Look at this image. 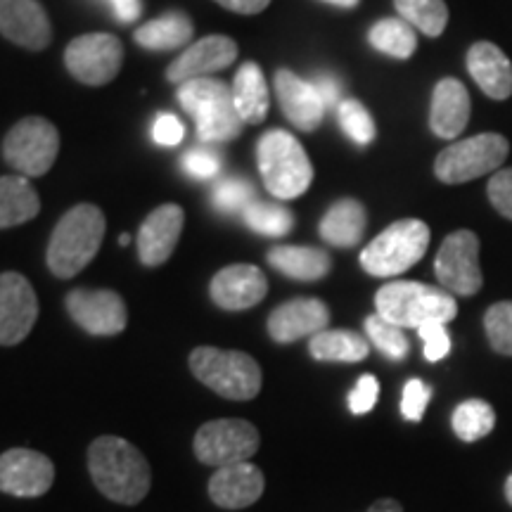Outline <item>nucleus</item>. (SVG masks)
I'll return each mask as SVG.
<instances>
[{"label": "nucleus", "instance_id": "f3484780", "mask_svg": "<svg viewBox=\"0 0 512 512\" xmlns=\"http://www.w3.org/2000/svg\"><path fill=\"white\" fill-rule=\"evenodd\" d=\"M330 309L313 297H299L280 304L268 316V335L278 344H292L302 337H313L328 330Z\"/></svg>", "mask_w": 512, "mask_h": 512}, {"label": "nucleus", "instance_id": "39448f33", "mask_svg": "<svg viewBox=\"0 0 512 512\" xmlns=\"http://www.w3.org/2000/svg\"><path fill=\"white\" fill-rule=\"evenodd\" d=\"M178 102L195 119L197 136L202 143H228L240 136L242 119L235 110L233 91L223 81L209 79V76L185 81L178 88Z\"/></svg>", "mask_w": 512, "mask_h": 512}, {"label": "nucleus", "instance_id": "72a5a7b5", "mask_svg": "<svg viewBox=\"0 0 512 512\" xmlns=\"http://www.w3.org/2000/svg\"><path fill=\"white\" fill-rule=\"evenodd\" d=\"M242 219H245L249 230L266 235V238H283L294 226V216L290 209L268 202H252L242 211Z\"/></svg>", "mask_w": 512, "mask_h": 512}, {"label": "nucleus", "instance_id": "473e14b6", "mask_svg": "<svg viewBox=\"0 0 512 512\" xmlns=\"http://www.w3.org/2000/svg\"><path fill=\"white\" fill-rule=\"evenodd\" d=\"M401 19L420 34L437 38L444 34L448 24V8L444 0H394Z\"/></svg>", "mask_w": 512, "mask_h": 512}, {"label": "nucleus", "instance_id": "7ed1b4c3", "mask_svg": "<svg viewBox=\"0 0 512 512\" xmlns=\"http://www.w3.org/2000/svg\"><path fill=\"white\" fill-rule=\"evenodd\" d=\"M375 313L399 328L418 330L425 323H451L458 316V304L444 287L396 280L377 290Z\"/></svg>", "mask_w": 512, "mask_h": 512}, {"label": "nucleus", "instance_id": "8fccbe9b", "mask_svg": "<svg viewBox=\"0 0 512 512\" xmlns=\"http://www.w3.org/2000/svg\"><path fill=\"white\" fill-rule=\"evenodd\" d=\"M323 3H330V5H335V8L351 10V8H356V5L361 3V0H323Z\"/></svg>", "mask_w": 512, "mask_h": 512}, {"label": "nucleus", "instance_id": "f8f14e48", "mask_svg": "<svg viewBox=\"0 0 512 512\" xmlns=\"http://www.w3.org/2000/svg\"><path fill=\"white\" fill-rule=\"evenodd\" d=\"M121 62H124V46L112 34L79 36L64 50L69 74L86 86H105L117 79Z\"/></svg>", "mask_w": 512, "mask_h": 512}, {"label": "nucleus", "instance_id": "0eeeda50", "mask_svg": "<svg viewBox=\"0 0 512 512\" xmlns=\"http://www.w3.org/2000/svg\"><path fill=\"white\" fill-rule=\"evenodd\" d=\"M427 247H430V228L425 221H396L363 249L361 266L375 278H394L418 264Z\"/></svg>", "mask_w": 512, "mask_h": 512}, {"label": "nucleus", "instance_id": "4c0bfd02", "mask_svg": "<svg viewBox=\"0 0 512 512\" xmlns=\"http://www.w3.org/2000/svg\"><path fill=\"white\" fill-rule=\"evenodd\" d=\"M211 200L223 214H235V211H245L254 202V188L245 178H223L211 192Z\"/></svg>", "mask_w": 512, "mask_h": 512}, {"label": "nucleus", "instance_id": "7c9ffc66", "mask_svg": "<svg viewBox=\"0 0 512 512\" xmlns=\"http://www.w3.org/2000/svg\"><path fill=\"white\" fill-rule=\"evenodd\" d=\"M368 41L382 55L396 57V60H408L415 53V48H418L415 29L401 17H387L373 24Z\"/></svg>", "mask_w": 512, "mask_h": 512}, {"label": "nucleus", "instance_id": "6e6552de", "mask_svg": "<svg viewBox=\"0 0 512 512\" xmlns=\"http://www.w3.org/2000/svg\"><path fill=\"white\" fill-rule=\"evenodd\" d=\"M508 152L510 145L503 136L479 133V136L458 140V143L441 150L437 162H434V174L441 183L448 185L475 181L479 176L496 174Z\"/></svg>", "mask_w": 512, "mask_h": 512}, {"label": "nucleus", "instance_id": "49530a36", "mask_svg": "<svg viewBox=\"0 0 512 512\" xmlns=\"http://www.w3.org/2000/svg\"><path fill=\"white\" fill-rule=\"evenodd\" d=\"M214 3L230 12H238V15H259L271 5V0H214Z\"/></svg>", "mask_w": 512, "mask_h": 512}, {"label": "nucleus", "instance_id": "f03ea898", "mask_svg": "<svg viewBox=\"0 0 512 512\" xmlns=\"http://www.w3.org/2000/svg\"><path fill=\"white\" fill-rule=\"evenodd\" d=\"M105 230V214L95 204H76L69 209L50 235L46 254L50 273L62 280L79 275L98 254Z\"/></svg>", "mask_w": 512, "mask_h": 512}, {"label": "nucleus", "instance_id": "c85d7f7f", "mask_svg": "<svg viewBox=\"0 0 512 512\" xmlns=\"http://www.w3.org/2000/svg\"><path fill=\"white\" fill-rule=\"evenodd\" d=\"M41 211L38 192L27 176H0V230L22 226Z\"/></svg>", "mask_w": 512, "mask_h": 512}, {"label": "nucleus", "instance_id": "6ab92c4d", "mask_svg": "<svg viewBox=\"0 0 512 512\" xmlns=\"http://www.w3.org/2000/svg\"><path fill=\"white\" fill-rule=\"evenodd\" d=\"M0 34L17 46L38 53L48 48L53 27L38 0H0Z\"/></svg>", "mask_w": 512, "mask_h": 512}, {"label": "nucleus", "instance_id": "f257e3e1", "mask_svg": "<svg viewBox=\"0 0 512 512\" xmlns=\"http://www.w3.org/2000/svg\"><path fill=\"white\" fill-rule=\"evenodd\" d=\"M88 470L105 498L121 505H136L150 491L152 472L143 453L131 441L105 434L88 448Z\"/></svg>", "mask_w": 512, "mask_h": 512}, {"label": "nucleus", "instance_id": "aec40b11", "mask_svg": "<svg viewBox=\"0 0 512 512\" xmlns=\"http://www.w3.org/2000/svg\"><path fill=\"white\" fill-rule=\"evenodd\" d=\"M185 214L178 204H162L152 211L138 230V256L143 266H162L181 240Z\"/></svg>", "mask_w": 512, "mask_h": 512}, {"label": "nucleus", "instance_id": "c03bdc74", "mask_svg": "<svg viewBox=\"0 0 512 512\" xmlns=\"http://www.w3.org/2000/svg\"><path fill=\"white\" fill-rule=\"evenodd\" d=\"M152 138H155L157 145H166V147H174L181 145L185 138V126L183 121L174 117V114H159L152 124Z\"/></svg>", "mask_w": 512, "mask_h": 512}, {"label": "nucleus", "instance_id": "c9c22d12", "mask_svg": "<svg viewBox=\"0 0 512 512\" xmlns=\"http://www.w3.org/2000/svg\"><path fill=\"white\" fill-rule=\"evenodd\" d=\"M337 119H339V126H342V131L347 133V136L354 140L356 145L366 147L375 140V121L370 117V112L366 107L361 105L358 100H342L337 107Z\"/></svg>", "mask_w": 512, "mask_h": 512}, {"label": "nucleus", "instance_id": "412c9836", "mask_svg": "<svg viewBox=\"0 0 512 512\" xmlns=\"http://www.w3.org/2000/svg\"><path fill=\"white\" fill-rule=\"evenodd\" d=\"M275 95H278L280 110L299 131H316L325 117V102L320 98L316 86L302 79L290 69L275 72Z\"/></svg>", "mask_w": 512, "mask_h": 512}, {"label": "nucleus", "instance_id": "b1692460", "mask_svg": "<svg viewBox=\"0 0 512 512\" xmlns=\"http://www.w3.org/2000/svg\"><path fill=\"white\" fill-rule=\"evenodd\" d=\"M467 69L484 95L491 100H505L512 93V62L501 48L489 41H479L467 53Z\"/></svg>", "mask_w": 512, "mask_h": 512}, {"label": "nucleus", "instance_id": "603ef678", "mask_svg": "<svg viewBox=\"0 0 512 512\" xmlns=\"http://www.w3.org/2000/svg\"><path fill=\"white\" fill-rule=\"evenodd\" d=\"M128 242H131V238H128V235H119V245H128Z\"/></svg>", "mask_w": 512, "mask_h": 512}, {"label": "nucleus", "instance_id": "a19ab883", "mask_svg": "<svg viewBox=\"0 0 512 512\" xmlns=\"http://www.w3.org/2000/svg\"><path fill=\"white\" fill-rule=\"evenodd\" d=\"M418 335L422 339V351H425V358L430 363L441 361L451 351V337H448L446 323H425L418 328Z\"/></svg>", "mask_w": 512, "mask_h": 512}, {"label": "nucleus", "instance_id": "f704fd0d", "mask_svg": "<svg viewBox=\"0 0 512 512\" xmlns=\"http://www.w3.org/2000/svg\"><path fill=\"white\" fill-rule=\"evenodd\" d=\"M366 335L373 342V347L382 351L387 358H392V361H403L408 351H411V344H408V337L403 335V328L389 323V320L377 316V313L366 318Z\"/></svg>", "mask_w": 512, "mask_h": 512}, {"label": "nucleus", "instance_id": "c756f323", "mask_svg": "<svg viewBox=\"0 0 512 512\" xmlns=\"http://www.w3.org/2000/svg\"><path fill=\"white\" fill-rule=\"evenodd\" d=\"M309 354L316 361L330 363H358L370 354V339L354 330H323L311 337Z\"/></svg>", "mask_w": 512, "mask_h": 512}, {"label": "nucleus", "instance_id": "a878e982", "mask_svg": "<svg viewBox=\"0 0 512 512\" xmlns=\"http://www.w3.org/2000/svg\"><path fill=\"white\" fill-rule=\"evenodd\" d=\"M368 216L366 207L358 200H339L328 209V214L320 219V238L335 247H354L363 240Z\"/></svg>", "mask_w": 512, "mask_h": 512}, {"label": "nucleus", "instance_id": "423d86ee", "mask_svg": "<svg viewBox=\"0 0 512 512\" xmlns=\"http://www.w3.org/2000/svg\"><path fill=\"white\" fill-rule=\"evenodd\" d=\"M188 366L204 387L223 399L249 401L261 392L264 384L261 366L245 351L197 347L188 358Z\"/></svg>", "mask_w": 512, "mask_h": 512}, {"label": "nucleus", "instance_id": "37998d69", "mask_svg": "<svg viewBox=\"0 0 512 512\" xmlns=\"http://www.w3.org/2000/svg\"><path fill=\"white\" fill-rule=\"evenodd\" d=\"M377 396H380V382L375 375H361L356 387L349 394V411L354 415H366L375 408Z\"/></svg>", "mask_w": 512, "mask_h": 512}, {"label": "nucleus", "instance_id": "a211bd4d", "mask_svg": "<svg viewBox=\"0 0 512 512\" xmlns=\"http://www.w3.org/2000/svg\"><path fill=\"white\" fill-rule=\"evenodd\" d=\"M238 60V43L228 36H207L202 41L192 43L190 48L183 50L174 62L166 69L171 83H181L190 79H200V76L221 72Z\"/></svg>", "mask_w": 512, "mask_h": 512}, {"label": "nucleus", "instance_id": "09e8293b", "mask_svg": "<svg viewBox=\"0 0 512 512\" xmlns=\"http://www.w3.org/2000/svg\"><path fill=\"white\" fill-rule=\"evenodd\" d=\"M366 512H403V508L399 501H394V498H382V501L370 505Z\"/></svg>", "mask_w": 512, "mask_h": 512}, {"label": "nucleus", "instance_id": "bb28decb", "mask_svg": "<svg viewBox=\"0 0 512 512\" xmlns=\"http://www.w3.org/2000/svg\"><path fill=\"white\" fill-rule=\"evenodd\" d=\"M230 91H233L235 110H238L242 124H261L266 119L271 98H268V86L259 64H242Z\"/></svg>", "mask_w": 512, "mask_h": 512}, {"label": "nucleus", "instance_id": "2f4dec72", "mask_svg": "<svg viewBox=\"0 0 512 512\" xmlns=\"http://www.w3.org/2000/svg\"><path fill=\"white\" fill-rule=\"evenodd\" d=\"M451 427L456 432L458 439L472 441L484 439L486 434L496 427V411L491 408V403L482 399H467L456 406V411L451 415Z\"/></svg>", "mask_w": 512, "mask_h": 512}, {"label": "nucleus", "instance_id": "cd10ccee", "mask_svg": "<svg viewBox=\"0 0 512 512\" xmlns=\"http://www.w3.org/2000/svg\"><path fill=\"white\" fill-rule=\"evenodd\" d=\"M192 34H195V24L185 12H164L157 19H150L140 27L133 38L140 48L152 50V53H162V50H178L188 46Z\"/></svg>", "mask_w": 512, "mask_h": 512}, {"label": "nucleus", "instance_id": "2eb2a0df", "mask_svg": "<svg viewBox=\"0 0 512 512\" xmlns=\"http://www.w3.org/2000/svg\"><path fill=\"white\" fill-rule=\"evenodd\" d=\"M67 311L81 330L95 337L119 335L128 323L124 299L112 290H72L67 294Z\"/></svg>", "mask_w": 512, "mask_h": 512}, {"label": "nucleus", "instance_id": "393cba45", "mask_svg": "<svg viewBox=\"0 0 512 512\" xmlns=\"http://www.w3.org/2000/svg\"><path fill=\"white\" fill-rule=\"evenodd\" d=\"M268 264L275 271L287 275L292 280L313 283V280L325 278L332 268V259L325 249L320 247H299V245H280L268 252Z\"/></svg>", "mask_w": 512, "mask_h": 512}, {"label": "nucleus", "instance_id": "79ce46f5", "mask_svg": "<svg viewBox=\"0 0 512 512\" xmlns=\"http://www.w3.org/2000/svg\"><path fill=\"white\" fill-rule=\"evenodd\" d=\"M486 192L498 214L512 221V169H498L486 185Z\"/></svg>", "mask_w": 512, "mask_h": 512}, {"label": "nucleus", "instance_id": "9b49d317", "mask_svg": "<svg viewBox=\"0 0 512 512\" xmlns=\"http://www.w3.org/2000/svg\"><path fill=\"white\" fill-rule=\"evenodd\" d=\"M434 273L439 285L453 297H472L482 290V268H479V238L472 230H456L441 242Z\"/></svg>", "mask_w": 512, "mask_h": 512}, {"label": "nucleus", "instance_id": "20e7f679", "mask_svg": "<svg viewBox=\"0 0 512 512\" xmlns=\"http://www.w3.org/2000/svg\"><path fill=\"white\" fill-rule=\"evenodd\" d=\"M256 162L266 190L278 200H297L313 181L309 155L302 143L283 128H273L259 138Z\"/></svg>", "mask_w": 512, "mask_h": 512}, {"label": "nucleus", "instance_id": "e433bc0d", "mask_svg": "<svg viewBox=\"0 0 512 512\" xmlns=\"http://www.w3.org/2000/svg\"><path fill=\"white\" fill-rule=\"evenodd\" d=\"M484 332L496 354L512 356V302H498L486 311Z\"/></svg>", "mask_w": 512, "mask_h": 512}, {"label": "nucleus", "instance_id": "de8ad7c7", "mask_svg": "<svg viewBox=\"0 0 512 512\" xmlns=\"http://www.w3.org/2000/svg\"><path fill=\"white\" fill-rule=\"evenodd\" d=\"M110 5L114 10V17H117L121 24H128L133 22V19H138L140 10H143L140 0H110Z\"/></svg>", "mask_w": 512, "mask_h": 512}, {"label": "nucleus", "instance_id": "4468645a", "mask_svg": "<svg viewBox=\"0 0 512 512\" xmlns=\"http://www.w3.org/2000/svg\"><path fill=\"white\" fill-rule=\"evenodd\" d=\"M55 482L53 460L31 448H10L0 456V491L17 498L48 494Z\"/></svg>", "mask_w": 512, "mask_h": 512}, {"label": "nucleus", "instance_id": "a18cd8bd", "mask_svg": "<svg viewBox=\"0 0 512 512\" xmlns=\"http://www.w3.org/2000/svg\"><path fill=\"white\" fill-rule=\"evenodd\" d=\"M311 83L316 86V91L320 98H323L325 107H339V102H342V83H339L335 76L318 74L313 76Z\"/></svg>", "mask_w": 512, "mask_h": 512}, {"label": "nucleus", "instance_id": "ea45409f", "mask_svg": "<svg viewBox=\"0 0 512 512\" xmlns=\"http://www.w3.org/2000/svg\"><path fill=\"white\" fill-rule=\"evenodd\" d=\"M432 399V387H427L425 382L413 377V380L406 382L401 396V413L403 418L411 422H420L422 415H425L427 403Z\"/></svg>", "mask_w": 512, "mask_h": 512}, {"label": "nucleus", "instance_id": "9d476101", "mask_svg": "<svg viewBox=\"0 0 512 512\" xmlns=\"http://www.w3.org/2000/svg\"><path fill=\"white\" fill-rule=\"evenodd\" d=\"M259 430L247 420H209L195 434V456L202 465L226 467L245 463L259 451Z\"/></svg>", "mask_w": 512, "mask_h": 512}, {"label": "nucleus", "instance_id": "1a4fd4ad", "mask_svg": "<svg viewBox=\"0 0 512 512\" xmlns=\"http://www.w3.org/2000/svg\"><path fill=\"white\" fill-rule=\"evenodd\" d=\"M60 152V133L43 117L17 121L3 140V157L19 176L38 178L53 169Z\"/></svg>", "mask_w": 512, "mask_h": 512}, {"label": "nucleus", "instance_id": "58836bf2", "mask_svg": "<svg viewBox=\"0 0 512 512\" xmlns=\"http://www.w3.org/2000/svg\"><path fill=\"white\" fill-rule=\"evenodd\" d=\"M185 174L192 178H214L221 171L223 159L219 152H214L211 147H195V150L185 152V157L181 159Z\"/></svg>", "mask_w": 512, "mask_h": 512}, {"label": "nucleus", "instance_id": "ddd939ff", "mask_svg": "<svg viewBox=\"0 0 512 512\" xmlns=\"http://www.w3.org/2000/svg\"><path fill=\"white\" fill-rule=\"evenodd\" d=\"M38 318L34 287L22 273H0V347H17Z\"/></svg>", "mask_w": 512, "mask_h": 512}, {"label": "nucleus", "instance_id": "dca6fc26", "mask_svg": "<svg viewBox=\"0 0 512 512\" xmlns=\"http://www.w3.org/2000/svg\"><path fill=\"white\" fill-rule=\"evenodd\" d=\"M268 280L259 266L233 264L221 268L209 285V297L223 311H247L264 302Z\"/></svg>", "mask_w": 512, "mask_h": 512}, {"label": "nucleus", "instance_id": "5701e85b", "mask_svg": "<svg viewBox=\"0 0 512 512\" xmlns=\"http://www.w3.org/2000/svg\"><path fill=\"white\" fill-rule=\"evenodd\" d=\"M470 93L458 79H441L432 93L430 126L434 136L453 140L470 121Z\"/></svg>", "mask_w": 512, "mask_h": 512}, {"label": "nucleus", "instance_id": "3c124183", "mask_svg": "<svg viewBox=\"0 0 512 512\" xmlns=\"http://www.w3.org/2000/svg\"><path fill=\"white\" fill-rule=\"evenodd\" d=\"M505 498H508V503L512 505V475L505 479Z\"/></svg>", "mask_w": 512, "mask_h": 512}, {"label": "nucleus", "instance_id": "4be33fe9", "mask_svg": "<svg viewBox=\"0 0 512 512\" xmlns=\"http://www.w3.org/2000/svg\"><path fill=\"white\" fill-rule=\"evenodd\" d=\"M264 486V472L245 460V463L216 467L209 479V498L223 510H242L259 501Z\"/></svg>", "mask_w": 512, "mask_h": 512}]
</instances>
